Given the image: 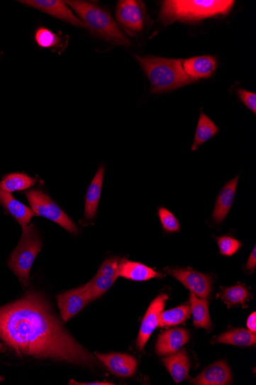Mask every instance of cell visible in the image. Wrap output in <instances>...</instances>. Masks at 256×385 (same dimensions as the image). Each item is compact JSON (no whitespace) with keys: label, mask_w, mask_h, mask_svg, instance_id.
Listing matches in <instances>:
<instances>
[{"label":"cell","mask_w":256,"mask_h":385,"mask_svg":"<svg viewBox=\"0 0 256 385\" xmlns=\"http://www.w3.org/2000/svg\"><path fill=\"white\" fill-rule=\"evenodd\" d=\"M0 340L18 355L98 366L99 362L65 330L45 298L28 293L0 308Z\"/></svg>","instance_id":"cell-1"},{"label":"cell","mask_w":256,"mask_h":385,"mask_svg":"<svg viewBox=\"0 0 256 385\" xmlns=\"http://www.w3.org/2000/svg\"><path fill=\"white\" fill-rule=\"evenodd\" d=\"M234 4L233 0H167L161 5L160 17L164 25L196 23L207 18L226 16Z\"/></svg>","instance_id":"cell-2"},{"label":"cell","mask_w":256,"mask_h":385,"mask_svg":"<svg viewBox=\"0 0 256 385\" xmlns=\"http://www.w3.org/2000/svg\"><path fill=\"white\" fill-rule=\"evenodd\" d=\"M135 58L150 82V93L172 91L196 82L185 72L184 60L139 55Z\"/></svg>","instance_id":"cell-3"},{"label":"cell","mask_w":256,"mask_h":385,"mask_svg":"<svg viewBox=\"0 0 256 385\" xmlns=\"http://www.w3.org/2000/svg\"><path fill=\"white\" fill-rule=\"evenodd\" d=\"M65 4L80 17L91 33L112 44L130 46V42L106 9L82 0H69Z\"/></svg>","instance_id":"cell-4"},{"label":"cell","mask_w":256,"mask_h":385,"mask_svg":"<svg viewBox=\"0 0 256 385\" xmlns=\"http://www.w3.org/2000/svg\"><path fill=\"white\" fill-rule=\"evenodd\" d=\"M43 247L39 233L33 224L23 227V234L8 264L24 286L30 281V272L35 259Z\"/></svg>","instance_id":"cell-5"},{"label":"cell","mask_w":256,"mask_h":385,"mask_svg":"<svg viewBox=\"0 0 256 385\" xmlns=\"http://www.w3.org/2000/svg\"><path fill=\"white\" fill-rule=\"evenodd\" d=\"M25 195L35 215L60 224L70 233L77 234L79 232L77 224L43 191L33 190L26 192Z\"/></svg>","instance_id":"cell-6"},{"label":"cell","mask_w":256,"mask_h":385,"mask_svg":"<svg viewBox=\"0 0 256 385\" xmlns=\"http://www.w3.org/2000/svg\"><path fill=\"white\" fill-rule=\"evenodd\" d=\"M116 18L123 30L135 36L144 30L147 18L146 6L138 0H121L116 9Z\"/></svg>","instance_id":"cell-7"},{"label":"cell","mask_w":256,"mask_h":385,"mask_svg":"<svg viewBox=\"0 0 256 385\" xmlns=\"http://www.w3.org/2000/svg\"><path fill=\"white\" fill-rule=\"evenodd\" d=\"M165 271L200 298L208 299L213 292V277L201 273L191 267L165 268Z\"/></svg>","instance_id":"cell-8"},{"label":"cell","mask_w":256,"mask_h":385,"mask_svg":"<svg viewBox=\"0 0 256 385\" xmlns=\"http://www.w3.org/2000/svg\"><path fill=\"white\" fill-rule=\"evenodd\" d=\"M121 261L118 257H110L104 260L96 276L84 285L90 302L101 298L115 284L119 277Z\"/></svg>","instance_id":"cell-9"},{"label":"cell","mask_w":256,"mask_h":385,"mask_svg":"<svg viewBox=\"0 0 256 385\" xmlns=\"http://www.w3.org/2000/svg\"><path fill=\"white\" fill-rule=\"evenodd\" d=\"M168 296L166 294L158 295L150 303L146 314L142 319L136 345L140 351H143L150 337L158 327L159 318L164 311Z\"/></svg>","instance_id":"cell-10"},{"label":"cell","mask_w":256,"mask_h":385,"mask_svg":"<svg viewBox=\"0 0 256 385\" xmlns=\"http://www.w3.org/2000/svg\"><path fill=\"white\" fill-rule=\"evenodd\" d=\"M37 11L54 16L59 20L77 27H85L84 23L62 0H21L18 2Z\"/></svg>","instance_id":"cell-11"},{"label":"cell","mask_w":256,"mask_h":385,"mask_svg":"<svg viewBox=\"0 0 256 385\" xmlns=\"http://www.w3.org/2000/svg\"><path fill=\"white\" fill-rule=\"evenodd\" d=\"M61 317L64 322H68L90 302L85 286L69 291L57 297Z\"/></svg>","instance_id":"cell-12"},{"label":"cell","mask_w":256,"mask_h":385,"mask_svg":"<svg viewBox=\"0 0 256 385\" xmlns=\"http://www.w3.org/2000/svg\"><path fill=\"white\" fill-rule=\"evenodd\" d=\"M96 356L113 374L118 377L129 378L136 372L138 361L135 357L130 354L96 353Z\"/></svg>","instance_id":"cell-13"},{"label":"cell","mask_w":256,"mask_h":385,"mask_svg":"<svg viewBox=\"0 0 256 385\" xmlns=\"http://www.w3.org/2000/svg\"><path fill=\"white\" fill-rule=\"evenodd\" d=\"M191 339L188 330L182 327L173 328L161 333L157 339L155 351L160 356L179 352Z\"/></svg>","instance_id":"cell-14"},{"label":"cell","mask_w":256,"mask_h":385,"mask_svg":"<svg viewBox=\"0 0 256 385\" xmlns=\"http://www.w3.org/2000/svg\"><path fill=\"white\" fill-rule=\"evenodd\" d=\"M232 382L231 370L224 360L208 366L198 376L189 380V383L197 385H226Z\"/></svg>","instance_id":"cell-15"},{"label":"cell","mask_w":256,"mask_h":385,"mask_svg":"<svg viewBox=\"0 0 256 385\" xmlns=\"http://www.w3.org/2000/svg\"><path fill=\"white\" fill-rule=\"evenodd\" d=\"M240 175H236L222 188L218 194L215 202L214 210L211 215L212 220L217 224H221L228 215L234 203L237 186H238Z\"/></svg>","instance_id":"cell-16"},{"label":"cell","mask_w":256,"mask_h":385,"mask_svg":"<svg viewBox=\"0 0 256 385\" xmlns=\"http://www.w3.org/2000/svg\"><path fill=\"white\" fill-rule=\"evenodd\" d=\"M183 67L185 72L194 81L211 77L217 67V62L211 55L196 56L184 60Z\"/></svg>","instance_id":"cell-17"},{"label":"cell","mask_w":256,"mask_h":385,"mask_svg":"<svg viewBox=\"0 0 256 385\" xmlns=\"http://www.w3.org/2000/svg\"><path fill=\"white\" fill-rule=\"evenodd\" d=\"M119 276L135 281H145L153 278H162L163 274L142 263L121 259Z\"/></svg>","instance_id":"cell-18"},{"label":"cell","mask_w":256,"mask_h":385,"mask_svg":"<svg viewBox=\"0 0 256 385\" xmlns=\"http://www.w3.org/2000/svg\"><path fill=\"white\" fill-rule=\"evenodd\" d=\"M104 176V167L101 166L94 175L85 195L84 219L92 220L96 217L100 202Z\"/></svg>","instance_id":"cell-19"},{"label":"cell","mask_w":256,"mask_h":385,"mask_svg":"<svg viewBox=\"0 0 256 385\" xmlns=\"http://www.w3.org/2000/svg\"><path fill=\"white\" fill-rule=\"evenodd\" d=\"M162 362L176 384L189 379V370L191 364L185 349L168 355Z\"/></svg>","instance_id":"cell-20"},{"label":"cell","mask_w":256,"mask_h":385,"mask_svg":"<svg viewBox=\"0 0 256 385\" xmlns=\"http://www.w3.org/2000/svg\"><path fill=\"white\" fill-rule=\"evenodd\" d=\"M0 204L22 225V227H26L35 215L31 209L16 200L11 193L2 190H0Z\"/></svg>","instance_id":"cell-21"},{"label":"cell","mask_w":256,"mask_h":385,"mask_svg":"<svg viewBox=\"0 0 256 385\" xmlns=\"http://www.w3.org/2000/svg\"><path fill=\"white\" fill-rule=\"evenodd\" d=\"M215 344H227L239 347H250L256 342L255 333L245 328H233L220 335L213 337Z\"/></svg>","instance_id":"cell-22"},{"label":"cell","mask_w":256,"mask_h":385,"mask_svg":"<svg viewBox=\"0 0 256 385\" xmlns=\"http://www.w3.org/2000/svg\"><path fill=\"white\" fill-rule=\"evenodd\" d=\"M221 292L217 295L228 308L242 305L245 307L246 303L252 298L250 290L244 284L238 283L231 287H221Z\"/></svg>","instance_id":"cell-23"},{"label":"cell","mask_w":256,"mask_h":385,"mask_svg":"<svg viewBox=\"0 0 256 385\" xmlns=\"http://www.w3.org/2000/svg\"><path fill=\"white\" fill-rule=\"evenodd\" d=\"M189 303H191L194 325L196 327L204 328L208 332L210 331L212 327V322L210 312H208L207 299L200 298L193 293H191L189 294Z\"/></svg>","instance_id":"cell-24"},{"label":"cell","mask_w":256,"mask_h":385,"mask_svg":"<svg viewBox=\"0 0 256 385\" xmlns=\"http://www.w3.org/2000/svg\"><path fill=\"white\" fill-rule=\"evenodd\" d=\"M219 131V128L215 124L210 118H208L203 111L201 112L200 118L198 120V124L196 129L192 151L196 150L208 142L216 136Z\"/></svg>","instance_id":"cell-25"},{"label":"cell","mask_w":256,"mask_h":385,"mask_svg":"<svg viewBox=\"0 0 256 385\" xmlns=\"http://www.w3.org/2000/svg\"><path fill=\"white\" fill-rule=\"evenodd\" d=\"M35 183L33 178L25 173H11L6 175L0 183V190L8 193L30 189Z\"/></svg>","instance_id":"cell-26"},{"label":"cell","mask_w":256,"mask_h":385,"mask_svg":"<svg viewBox=\"0 0 256 385\" xmlns=\"http://www.w3.org/2000/svg\"><path fill=\"white\" fill-rule=\"evenodd\" d=\"M191 315V305L188 304L163 311L160 315L158 326L165 327L184 324Z\"/></svg>","instance_id":"cell-27"},{"label":"cell","mask_w":256,"mask_h":385,"mask_svg":"<svg viewBox=\"0 0 256 385\" xmlns=\"http://www.w3.org/2000/svg\"><path fill=\"white\" fill-rule=\"evenodd\" d=\"M35 41L42 48H52L60 43V36L45 27L38 28L35 33Z\"/></svg>","instance_id":"cell-28"},{"label":"cell","mask_w":256,"mask_h":385,"mask_svg":"<svg viewBox=\"0 0 256 385\" xmlns=\"http://www.w3.org/2000/svg\"><path fill=\"white\" fill-rule=\"evenodd\" d=\"M220 253L223 256H233L243 246V243L232 237L223 236L216 238Z\"/></svg>","instance_id":"cell-29"},{"label":"cell","mask_w":256,"mask_h":385,"mask_svg":"<svg viewBox=\"0 0 256 385\" xmlns=\"http://www.w3.org/2000/svg\"><path fill=\"white\" fill-rule=\"evenodd\" d=\"M158 217L165 231L176 233L180 231V224L176 216L165 207L158 209Z\"/></svg>","instance_id":"cell-30"},{"label":"cell","mask_w":256,"mask_h":385,"mask_svg":"<svg viewBox=\"0 0 256 385\" xmlns=\"http://www.w3.org/2000/svg\"><path fill=\"white\" fill-rule=\"evenodd\" d=\"M238 97L243 104L251 110L254 114H256V94L243 89L237 91Z\"/></svg>","instance_id":"cell-31"},{"label":"cell","mask_w":256,"mask_h":385,"mask_svg":"<svg viewBox=\"0 0 256 385\" xmlns=\"http://www.w3.org/2000/svg\"><path fill=\"white\" fill-rule=\"evenodd\" d=\"M256 247L254 246V249H252L250 256L246 262V264L245 265V269L246 271H248L250 272V273H252V272L255 271L256 267Z\"/></svg>","instance_id":"cell-32"},{"label":"cell","mask_w":256,"mask_h":385,"mask_svg":"<svg viewBox=\"0 0 256 385\" xmlns=\"http://www.w3.org/2000/svg\"><path fill=\"white\" fill-rule=\"evenodd\" d=\"M247 327L249 330L253 333L256 331V313H252L247 319Z\"/></svg>","instance_id":"cell-33"},{"label":"cell","mask_w":256,"mask_h":385,"mask_svg":"<svg viewBox=\"0 0 256 385\" xmlns=\"http://www.w3.org/2000/svg\"><path fill=\"white\" fill-rule=\"evenodd\" d=\"M69 384H78V385H111V384H113L112 383H110V382H106V381H104V382H100V381H96V382H91V383H82V382H77V381H70L69 382Z\"/></svg>","instance_id":"cell-34"},{"label":"cell","mask_w":256,"mask_h":385,"mask_svg":"<svg viewBox=\"0 0 256 385\" xmlns=\"http://www.w3.org/2000/svg\"><path fill=\"white\" fill-rule=\"evenodd\" d=\"M5 349V347L3 344L0 343V352H4Z\"/></svg>","instance_id":"cell-35"},{"label":"cell","mask_w":256,"mask_h":385,"mask_svg":"<svg viewBox=\"0 0 256 385\" xmlns=\"http://www.w3.org/2000/svg\"><path fill=\"white\" fill-rule=\"evenodd\" d=\"M4 379L2 377H0V381H3Z\"/></svg>","instance_id":"cell-36"}]
</instances>
